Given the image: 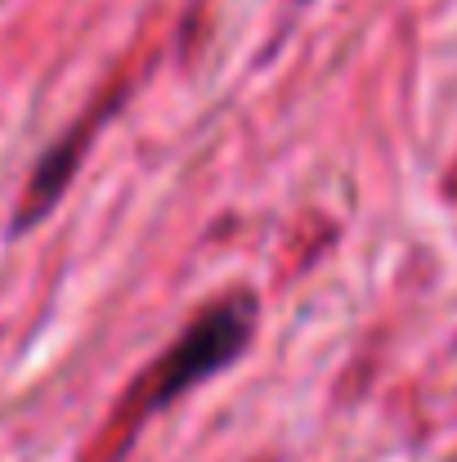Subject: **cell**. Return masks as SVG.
I'll return each mask as SVG.
<instances>
[{"instance_id":"cell-1","label":"cell","mask_w":457,"mask_h":462,"mask_svg":"<svg viewBox=\"0 0 457 462\" xmlns=\"http://www.w3.org/2000/svg\"><path fill=\"white\" fill-rule=\"evenodd\" d=\"M251 332H256V297L251 292H229V297L197 310L193 323L131 382L126 400L117 404V413H113V422L122 431L117 454L126 449V440L149 422L157 409H166L170 400L188 395L197 382L224 373L247 350Z\"/></svg>"}]
</instances>
